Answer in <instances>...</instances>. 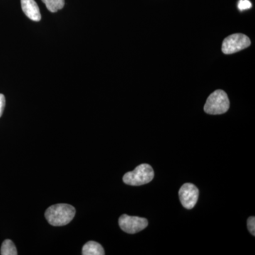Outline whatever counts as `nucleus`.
Wrapping results in <instances>:
<instances>
[{"mask_svg": "<svg viewBox=\"0 0 255 255\" xmlns=\"http://www.w3.org/2000/svg\"><path fill=\"white\" fill-rule=\"evenodd\" d=\"M230 101L227 94L223 90H216L206 100L204 111L211 115L226 113L229 110Z\"/></svg>", "mask_w": 255, "mask_h": 255, "instance_id": "obj_3", "label": "nucleus"}, {"mask_svg": "<svg viewBox=\"0 0 255 255\" xmlns=\"http://www.w3.org/2000/svg\"><path fill=\"white\" fill-rule=\"evenodd\" d=\"M50 12H57L65 6V0H41Z\"/></svg>", "mask_w": 255, "mask_h": 255, "instance_id": "obj_9", "label": "nucleus"}, {"mask_svg": "<svg viewBox=\"0 0 255 255\" xmlns=\"http://www.w3.org/2000/svg\"><path fill=\"white\" fill-rule=\"evenodd\" d=\"M119 224L124 232L135 234L145 229L148 225V221L144 218L124 214L119 218Z\"/></svg>", "mask_w": 255, "mask_h": 255, "instance_id": "obj_5", "label": "nucleus"}, {"mask_svg": "<svg viewBox=\"0 0 255 255\" xmlns=\"http://www.w3.org/2000/svg\"><path fill=\"white\" fill-rule=\"evenodd\" d=\"M153 178L154 170L150 164H141L124 174L123 181L128 185L141 186L150 182Z\"/></svg>", "mask_w": 255, "mask_h": 255, "instance_id": "obj_2", "label": "nucleus"}, {"mask_svg": "<svg viewBox=\"0 0 255 255\" xmlns=\"http://www.w3.org/2000/svg\"><path fill=\"white\" fill-rule=\"evenodd\" d=\"M76 210L66 204H55L50 206L45 213L47 221L53 226H63L73 221Z\"/></svg>", "mask_w": 255, "mask_h": 255, "instance_id": "obj_1", "label": "nucleus"}, {"mask_svg": "<svg viewBox=\"0 0 255 255\" xmlns=\"http://www.w3.org/2000/svg\"><path fill=\"white\" fill-rule=\"evenodd\" d=\"M199 191L191 183L183 184L179 191V199L185 209H191L195 206L199 198Z\"/></svg>", "mask_w": 255, "mask_h": 255, "instance_id": "obj_6", "label": "nucleus"}, {"mask_svg": "<svg viewBox=\"0 0 255 255\" xmlns=\"http://www.w3.org/2000/svg\"><path fill=\"white\" fill-rule=\"evenodd\" d=\"M83 255H104L105 250L100 243L95 241H89L82 248Z\"/></svg>", "mask_w": 255, "mask_h": 255, "instance_id": "obj_8", "label": "nucleus"}, {"mask_svg": "<svg viewBox=\"0 0 255 255\" xmlns=\"http://www.w3.org/2000/svg\"><path fill=\"white\" fill-rule=\"evenodd\" d=\"M251 41L246 35L236 33L225 38L223 42L222 51L225 54H233L248 48Z\"/></svg>", "mask_w": 255, "mask_h": 255, "instance_id": "obj_4", "label": "nucleus"}, {"mask_svg": "<svg viewBox=\"0 0 255 255\" xmlns=\"http://www.w3.org/2000/svg\"><path fill=\"white\" fill-rule=\"evenodd\" d=\"M5 107V97L2 94H0V117L2 115Z\"/></svg>", "mask_w": 255, "mask_h": 255, "instance_id": "obj_13", "label": "nucleus"}, {"mask_svg": "<svg viewBox=\"0 0 255 255\" xmlns=\"http://www.w3.org/2000/svg\"><path fill=\"white\" fill-rule=\"evenodd\" d=\"M21 4L23 13L28 18L32 21H41V12L35 0H21Z\"/></svg>", "mask_w": 255, "mask_h": 255, "instance_id": "obj_7", "label": "nucleus"}, {"mask_svg": "<svg viewBox=\"0 0 255 255\" xmlns=\"http://www.w3.org/2000/svg\"><path fill=\"white\" fill-rule=\"evenodd\" d=\"M248 228L253 236L255 235V218L254 216L250 217L248 220Z\"/></svg>", "mask_w": 255, "mask_h": 255, "instance_id": "obj_12", "label": "nucleus"}, {"mask_svg": "<svg viewBox=\"0 0 255 255\" xmlns=\"http://www.w3.org/2000/svg\"><path fill=\"white\" fill-rule=\"evenodd\" d=\"M1 255H18L16 246L12 241L10 240H5L1 247Z\"/></svg>", "mask_w": 255, "mask_h": 255, "instance_id": "obj_10", "label": "nucleus"}, {"mask_svg": "<svg viewBox=\"0 0 255 255\" xmlns=\"http://www.w3.org/2000/svg\"><path fill=\"white\" fill-rule=\"evenodd\" d=\"M251 7L252 3L249 0H240L239 3H238V8L241 11L251 9Z\"/></svg>", "mask_w": 255, "mask_h": 255, "instance_id": "obj_11", "label": "nucleus"}]
</instances>
